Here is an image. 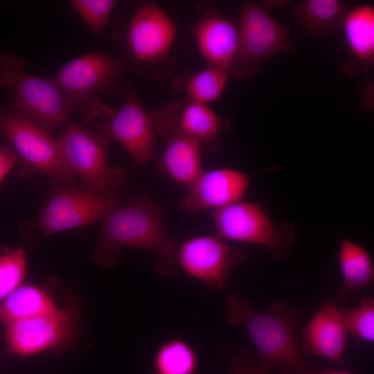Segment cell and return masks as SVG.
<instances>
[{
  "instance_id": "cell-1",
  "label": "cell",
  "mask_w": 374,
  "mask_h": 374,
  "mask_svg": "<svg viewBox=\"0 0 374 374\" xmlns=\"http://www.w3.org/2000/svg\"><path fill=\"white\" fill-rule=\"evenodd\" d=\"M137 248L152 253L155 269L161 276H175L179 271L176 246L166 229L164 207L146 197L112 208L103 218L93 260L108 268L120 259L123 248Z\"/></svg>"
},
{
  "instance_id": "cell-2",
  "label": "cell",
  "mask_w": 374,
  "mask_h": 374,
  "mask_svg": "<svg viewBox=\"0 0 374 374\" xmlns=\"http://www.w3.org/2000/svg\"><path fill=\"white\" fill-rule=\"evenodd\" d=\"M301 310L276 301L262 310H255L242 297L231 293L226 299L224 316L231 325L242 327L258 356L264 371L285 374H317L305 362L300 350L296 321Z\"/></svg>"
},
{
  "instance_id": "cell-3",
  "label": "cell",
  "mask_w": 374,
  "mask_h": 374,
  "mask_svg": "<svg viewBox=\"0 0 374 374\" xmlns=\"http://www.w3.org/2000/svg\"><path fill=\"white\" fill-rule=\"evenodd\" d=\"M0 86L13 94L8 109L49 134L69 117L73 105L54 78L29 73L24 60L11 53L0 55Z\"/></svg>"
},
{
  "instance_id": "cell-4",
  "label": "cell",
  "mask_w": 374,
  "mask_h": 374,
  "mask_svg": "<svg viewBox=\"0 0 374 374\" xmlns=\"http://www.w3.org/2000/svg\"><path fill=\"white\" fill-rule=\"evenodd\" d=\"M118 206L114 194H102L87 188L56 182L42 209L30 220L21 223L19 232L26 241L40 230L44 236L81 228L103 219Z\"/></svg>"
},
{
  "instance_id": "cell-5",
  "label": "cell",
  "mask_w": 374,
  "mask_h": 374,
  "mask_svg": "<svg viewBox=\"0 0 374 374\" xmlns=\"http://www.w3.org/2000/svg\"><path fill=\"white\" fill-rule=\"evenodd\" d=\"M0 135L10 142L21 161L19 176L45 175L75 186V176L62 157L58 141L51 134L7 109L0 112Z\"/></svg>"
},
{
  "instance_id": "cell-6",
  "label": "cell",
  "mask_w": 374,
  "mask_h": 374,
  "mask_svg": "<svg viewBox=\"0 0 374 374\" xmlns=\"http://www.w3.org/2000/svg\"><path fill=\"white\" fill-rule=\"evenodd\" d=\"M57 141L66 166L88 189L109 195L127 181L123 169L109 165V141L99 132L69 121Z\"/></svg>"
},
{
  "instance_id": "cell-7",
  "label": "cell",
  "mask_w": 374,
  "mask_h": 374,
  "mask_svg": "<svg viewBox=\"0 0 374 374\" xmlns=\"http://www.w3.org/2000/svg\"><path fill=\"white\" fill-rule=\"evenodd\" d=\"M125 69V62L121 57L93 52L66 63L54 79L73 108L83 112L89 120L105 110L102 109L99 94L114 91Z\"/></svg>"
},
{
  "instance_id": "cell-8",
  "label": "cell",
  "mask_w": 374,
  "mask_h": 374,
  "mask_svg": "<svg viewBox=\"0 0 374 374\" xmlns=\"http://www.w3.org/2000/svg\"><path fill=\"white\" fill-rule=\"evenodd\" d=\"M217 236L222 240L267 247L276 260H283L292 248V224L278 226L256 204L239 201L213 211Z\"/></svg>"
},
{
  "instance_id": "cell-9",
  "label": "cell",
  "mask_w": 374,
  "mask_h": 374,
  "mask_svg": "<svg viewBox=\"0 0 374 374\" xmlns=\"http://www.w3.org/2000/svg\"><path fill=\"white\" fill-rule=\"evenodd\" d=\"M238 28V51L229 72L237 77H249L259 63L292 50L289 30L257 3L242 7Z\"/></svg>"
},
{
  "instance_id": "cell-10",
  "label": "cell",
  "mask_w": 374,
  "mask_h": 374,
  "mask_svg": "<svg viewBox=\"0 0 374 374\" xmlns=\"http://www.w3.org/2000/svg\"><path fill=\"white\" fill-rule=\"evenodd\" d=\"M78 323L76 305L69 300L55 312L6 324L7 350L12 355L25 357L64 348L73 342Z\"/></svg>"
},
{
  "instance_id": "cell-11",
  "label": "cell",
  "mask_w": 374,
  "mask_h": 374,
  "mask_svg": "<svg viewBox=\"0 0 374 374\" xmlns=\"http://www.w3.org/2000/svg\"><path fill=\"white\" fill-rule=\"evenodd\" d=\"M176 258L189 276L209 288L222 290L244 255L218 236L206 235L185 241L177 249Z\"/></svg>"
},
{
  "instance_id": "cell-12",
  "label": "cell",
  "mask_w": 374,
  "mask_h": 374,
  "mask_svg": "<svg viewBox=\"0 0 374 374\" xmlns=\"http://www.w3.org/2000/svg\"><path fill=\"white\" fill-rule=\"evenodd\" d=\"M111 120L98 131L109 141L120 143L128 152L134 167L148 163L157 151L156 130L134 92L130 91Z\"/></svg>"
},
{
  "instance_id": "cell-13",
  "label": "cell",
  "mask_w": 374,
  "mask_h": 374,
  "mask_svg": "<svg viewBox=\"0 0 374 374\" xmlns=\"http://www.w3.org/2000/svg\"><path fill=\"white\" fill-rule=\"evenodd\" d=\"M172 19L156 4L141 5L127 33L128 48L137 62L153 63L167 57L176 35Z\"/></svg>"
},
{
  "instance_id": "cell-14",
  "label": "cell",
  "mask_w": 374,
  "mask_h": 374,
  "mask_svg": "<svg viewBox=\"0 0 374 374\" xmlns=\"http://www.w3.org/2000/svg\"><path fill=\"white\" fill-rule=\"evenodd\" d=\"M249 181V175L233 168L203 171L188 186L181 206L190 213L217 210L241 201Z\"/></svg>"
},
{
  "instance_id": "cell-15",
  "label": "cell",
  "mask_w": 374,
  "mask_h": 374,
  "mask_svg": "<svg viewBox=\"0 0 374 374\" xmlns=\"http://www.w3.org/2000/svg\"><path fill=\"white\" fill-rule=\"evenodd\" d=\"M150 116L159 134L165 136L185 134L213 149L225 127L222 119L208 105L190 100L170 104Z\"/></svg>"
},
{
  "instance_id": "cell-16",
  "label": "cell",
  "mask_w": 374,
  "mask_h": 374,
  "mask_svg": "<svg viewBox=\"0 0 374 374\" xmlns=\"http://www.w3.org/2000/svg\"><path fill=\"white\" fill-rule=\"evenodd\" d=\"M348 335L341 308L326 301L302 330L303 348L308 355L321 357L344 368Z\"/></svg>"
},
{
  "instance_id": "cell-17",
  "label": "cell",
  "mask_w": 374,
  "mask_h": 374,
  "mask_svg": "<svg viewBox=\"0 0 374 374\" xmlns=\"http://www.w3.org/2000/svg\"><path fill=\"white\" fill-rule=\"evenodd\" d=\"M193 34L208 66L219 67L229 73L238 51V26L222 14L211 11L197 20Z\"/></svg>"
},
{
  "instance_id": "cell-18",
  "label": "cell",
  "mask_w": 374,
  "mask_h": 374,
  "mask_svg": "<svg viewBox=\"0 0 374 374\" xmlns=\"http://www.w3.org/2000/svg\"><path fill=\"white\" fill-rule=\"evenodd\" d=\"M168 137L159 168L175 181L189 186L203 172L202 143L195 138L179 133Z\"/></svg>"
},
{
  "instance_id": "cell-19",
  "label": "cell",
  "mask_w": 374,
  "mask_h": 374,
  "mask_svg": "<svg viewBox=\"0 0 374 374\" xmlns=\"http://www.w3.org/2000/svg\"><path fill=\"white\" fill-rule=\"evenodd\" d=\"M337 260L342 276L339 292L341 297L373 285L374 267L369 253L349 239H342L337 251Z\"/></svg>"
},
{
  "instance_id": "cell-20",
  "label": "cell",
  "mask_w": 374,
  "mask_h": 374,
  "mask_svg": "<svg viewBox=\"0 0 374 374\" xmlns=\"http://www.w3.org/2000/svg\"><path fill=\"white\" fill-rule=\"evenodd\" d=\"M51 295L43 287L21 285L0 303V323L50 314L58 310Z\"/></svg>"
},
{
  "instance_id": "cell-21",
  "label": "cell",
  "mask_w": 374,
  "mask_h": 374,
  "mask_svg": "<svg viewBox=\"0 0 374 374\" xmlns=\"http://www.w3.org/2000/svg\"><path fill=\"white\" fill-rule=\"evenodd\" d=\"M347 13L346 3L340 0H302L295 3L293 14L310 34L323 36L339 28Z\"/></svg>"
},
{
  "instance_id": "cell-22",
  "label": "cell",
  "mask_w": 374,
  "mask_h": 374,
  "mask_svg": "<svg viewBox=\"0 0 374 374\" xmlns=\"http://www.w3.org/2000/svg\"><path fill=\"white\" fill-rule=\"evenodd\" d=\"M348 48L366 67L374 60V8L362 4L347 12L342 25Z\"/></svg>"
},
{
  "instance_id": "cell-23",
  "label": "cell",
  "mask_w": 374,
  "mask_h": 374,
  "mask_svg": "<svg viewBox=\"0 0 374 374\" xmlns=\"http://www.w3.org/2000/svg\"><path fill=\"white\" fill-rule=\"evenodd\" d=\"M197 356L194 348L181 338L163 342L156 351L154 370L150 374H194Z\"/></svg>"
},
{
  "instance_id": "cell-24",
  "label": "cell",
  "mask_w": 374,
  "mask_h": 374,
  "mask_svg": "<svg viewBox=\"0 0 374 374\" xmlns=\"http://www.w3.org/2000/svg\"><path fill=\"white\" fill-rule=\"evenodd\" d=\"M229 71L215 66H208L191 75L184 84L189 100L208 105L224 92L228 82Z\"/></svg>"
},
{
  "instance_id": "cell-25",
  "label": "cell",
  "mask_w": 374,
  "mask_h": 374,
  "mask_svg": "<svg viewBox=\"0 0 374 374\" xmlns=\"http://www.w3.org/2000/svg\"><path fill=\"white\" fill-rule=\"evenodd\" d=\"M26 271V252L22 248L0 251V303L21 285Z\"/></svg>"
},
{
  "instance_id": "cell-26",
  "label": "cell",
  "mask_w": 374,
  "mask_h": 374,
  "mask_svg": "<svg viewBox=\"0 0 374 374\" xmlns=\"http://www.w3.org/2000/svg\"><path fill=\"white\" fill-rule=\"evenodd\" d=\"M341 314L349 334L368 342L374 341V299L363 296L352 308H342Z\"/></svg>"
},
{
  "instance_id": "cell-27",
  "label": "cell",
  "mask_w": 374,
  "mask_h": 374,
  "mask_svg": "<svg viewBox=\"0 0 374 374\" xmlns=\"http://www.w3.org/2000/svg\"><path fill=\"white\" fill-rule=\"evenodd\" d=\"M70 2L96 35L103 32L117 3L114 0H73Z\"/></svg>"
},
{
  "instance_id": "cell-28",
  "label": "cell",
  "mask_w": 374,
  "mask_h": 374,
  "mask_svg": "<svg viewBox=\"0 0 374 374\" xmlns=\"http://www.w3.org/2000/svg\"><path fill=\"white\" fill-rule=\"evenodd\" d=\"M222 353L229 362V374H271L261 370L253 362L250 353L244 348L226 345Z\"/></svg>"
},
{
  "instance_id": "cell-29",
  "label": "cell",
  "mask_w": 374,
  "mask_h": 374,
  "mask_svg": "<svg viewBox=\"0 0 374 374\" xmlns=\"http://www.w3.org/2000/svg\"><path fill=\"white\" fill-rule=\"evenodd\" d=\"M18 157L9 145H0V183L8 175L18 160Z\"/></svg>"
},
{
  "instance_id": "cell-30",
  "label": "cell",
  "mask_w": 374,
  "mask_h": 374,
  "mask_svg": "<svg viewBox=\"0 0 374 374\" xmlns=\"http://www.w3.org/2000/svg\"><path fill=\"white\" fill-rule=\"evenodd\" d=\"M317 374H353L344 368H330L318 371Z\"/></svg>"
},
{
  "instance_id": "cell-31",
  "label": "cell",
  "mask_w": 374,
  "mask_h": 374,
  "mask_svg": "<svg viewBox=\"0 0 374 374\" xmlns=\"http://www.w3.org/2000/svg\"><path fill=\"white\" fill-rule=\"evenodd\" d=\"M287 3V1H267L265 3H262L264 7L267 6L268 8H280L284 6Z\"/></svg>"
}]
</instances>
